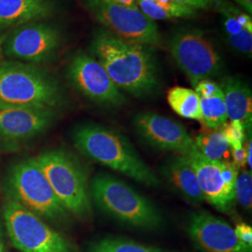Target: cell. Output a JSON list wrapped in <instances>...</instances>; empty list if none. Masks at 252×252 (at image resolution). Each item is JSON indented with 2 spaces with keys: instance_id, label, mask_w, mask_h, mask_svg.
Wrapping results in <instances>:
<instances>
[{
  "instance_id": "8",
  "label": "cell",
  "mask_w": 252,
  "mask_h": 252,
  "mask_svg": "<svg viewBox=\"0 0 252 252\" xmlns=\"http://www.w3.org/2000/svg\"><path fill=\"white\" fill-rule=\"evenodd\" d=\"M91 14L108 31L140 45H157L160 35L156 23L138 8L126 7L111 0H85Z\"/></svg>"
},
{
  "instance_id": "13",
  "label": "cell",
  "mask_w": 252,
  "mask_h": 252,
  "mask_svg": "<svg viewBox=\"0 0 252 252\" xmlns=\"http://www.w3.org/2000/svg\"><path fill=\"white\" fill-rule=\"evenodd\" d=\"M137 135L155 149L189 156L196 147L193 138L180 123L152 111L140 112L134 118Z\"/></svg>"
},
{
  "instance_id": "6",
  "label": "cell",
  "mask_w": 252,
  "mask_h": 252,
  "mask_svg": "<svg viewBox=\"0 0 252 252\" xmlns=\"http://www.w3.org/2000/svg\"><path fill=\"white\" fill-rule=\"evenodd\" d=\"M8 188L13 201L38 217L63 220L67 211L55 195L35 158L18 162L9 173Z\"/></svg>"
},
{
  "instance_id": "5",
  "label": "cell",
  "mask_w": 252,
  "mask_h": 252,
  "mask_svg": "<svg viewBox=\"0 0 252 252\" xmlns=\"http://www.w3.org/2000/svg\"><path fill=\"white\" fill-rule=\"evenodd\" d=\"M35 159L65 210L81 219L90 216L88 179L78 161L63 150H50Z\"/></svg>"
},
{
  "instance_id": "26",
  "label": "cell",
  "mask_w": 252,
  "mask_h": 252,
  "mask_svg": "<svg viewBox=\"0 0 252 252\" xmlns=\"http://www.w3.org/2000/svg\"><path fill=\"white\" fill-rule=\"evenodd\" d=\"M227 41L235 51L241 54L251 55L252 51V32L243 29L237 35H227Z\"/></svg>"
},
{
  "instance_id": "20",
  "label": "cell",
  "mask_w": 252,
  "mask_h": 252,
  "mask_svg": "<svg viewBox=\"0 0 252 252\" xmlns=\"http://www.w3.org/2000/svg\"><path fill=\"white\" fill-rule=\"evenodd\" d=\"M193 141L198 153L213 161H223L229 149L221 129L202 132Z\"/></svg>"
},
{
  "instance_id": "32",
  "label": "cell",
  "mask_w": 252,
  "mask_h": 252,
  "mask_svg": "<svg viewBox=\"0 0 252 252\" xmlns=\"http://www.w3.org/2000/svg\"><path fill=\"white\" fill-rule=\"evenodd\" d=\"M233 151V158H234V164L239 169L243 168L247 164V153L246 149L242 147L241 149L232 150Z\"/></svg>"
},
{
  "instance_id": "27",
  "label": "cell",
  "mask_w": 252,
  "mask_h": 252,
  "mask_svg": "<svg viewBox=\"0 0 252 252\" xmlns=\"http://www.w3.org/2000/svg\"><path fill=\"white\" fill-rule=\"evenodd\" d=\"M220 11L223 17V27L227 35H237L242 32L243 27L237 22L234 15L226 9L225 5H220Z\"/></svg>"
},
{
  "instance_id": "7",
  "label": "cell",
  "mask_w": 252,
  "mask_h": 252,
  "mask_svg": "<svg viewBox=\"0 0 252 252\" xmlns=\"http://www.w3.org/2000/svg\"><path fill=\"white\" fill-rule=\"evenodd\" d=\"M7 232L13 246L22 252H72L63 236L13 200L3 208Z\"/></svg>"
},
{
  "instance_id": "12",
  "label": "cell",
  "mask_w": 252,
  "mask_h": 252,
  "mask_svg": "<svg viewBox=\"0 0 252 252\" xmlns=\"http://www.w3.org/2000/svg\"><path fill=\"white\" fill-rule=\"evenodd\" d=\"M67 78L76 90L97 104L120 107L126 103V96L103 65L87 54L81 53L73 57L68 64Z\"/></svg>"
},
{
  "instance_id": "10",
  "label": "cell",
  "mask_w": 252,
  "mask_h": 252,
  "mask_svg": "<svg viewBox=\"0 0 252 252\" xmlns=\"http://www.w3.org/2000/svg\"><path fill=\"white\" fill-rule=\"evenodd\" d=\"M204 200L223 213H230L235 202L234 186L238 168L229 161H213L195 151L189 156Z\"/></svg>"
},
{
  "instance_id": "2",
  "label": "cell",
  "mask_w": 252,
  "mask_h": 252,
  "mask_svg": "<svg viewBox=\"0 0 252 252\" xmlns=\"http://www.w3.org/2000/svg\"><path fill=\"white\" fill-rule=\"evenodd\" d=\"M76 148L95 162L147 186L160 180L124 135L99 125H84L73 133Z\"/></svg>"
},
{
  "instance_id": "9",
  "label": "cell",
  "mask_w": 252,
  "mask_h": 252,
  "mask_svg": "<svg viewBox=\"0 0 252 252\" xmlns=\"http://www.w3.org/2000/svg\"><path fill=\"white\" fill-rule=\"evenodd\" d=\"M176 63L195 87L199 81L210 80L221 69V61L214 47L197 30L178 33L170 44Z\"/></svg>"
},
{
  "instance_id": "36",
  "label": "cell",
  "mask_w": 252,
  "mask_h": 252,
  "mask_svg": "<svg viewBox=\"0 0 252 252\" xmlns=\"http://www.w3.org/2000/svg\"><path fill=\"white\" fill-rule=\"evenodd\" d=\"M0 252H3V246H2V242L0 239Z\"/></svg>"
},
{
  "instance_id": "29",
  "label": "cell",
  "mask_w": 252,
  "mask_h": 252,
  "mask_svg": "<svg viewBox=\"0 0 252 252\" xmlns=\"http://www.w3.org/2000/svg\"><path fill=\"white\" fill-rule=\"evenodd\" d=\"M224 5H225L226 9L234 15L235 19L237 20V22L240 24V26L243 27V29H247V30L252 32V16L250 14L244 13L239 9L234 8L229 4H224Z\"/></svg>"
},
{
  "instance_id": "28",
  "label": "cell",
  "mask_w": 252,
  "mask_h": 252,
  "mask_svg": "<svg viewBox=\"0 0 252 252\" xmlns=\"http://www.w3.org/2000/svg\"><path fill=\"white\" fill-rule=\"evenodd\" d=\"M195 92L200 98H207L217 94L221 91V88L216 82L211 80H203L196 84Z\"/></svg>"
},
{
  "instance_id": "33",
  "label": "cell",
  "mask_w": 252,
  "mask_h": 252,
  "mask_svg": "<svg viewBox=\"0 0 252 252\" xmlns=\"http://www.w3.org/2000/svg\"><path fill=\"white\" fill-rule=\"evenodd\" d=\"M239 6L245 9L248 14L252 13V0H234Z\"/></svg>"
},
{
  "instance_id": "19",
  "label": "cell",
  "mask_w": 252,
  "mask_h": 252,
  "mask_svg": "<svg viewBox=\"0 0 252 252\" xmlns=\"http://www.w3.org/2000/svg\"><path fill=\"white\" fill-rule=\"evenodd\" d=\"M167 102L179 116L203 124L200 97L192 89L175 86L167 92Z\"/></svg>"
},
{
  "instance_id": "23",
  "label": "cell",
  "mask_w": 252,
  "mask_h": 252,
  "mask_svg": "<svg viewBox=\"0 0 252 252\" xmlns=\"http://www.w3.org/2000/svg\"><path fill=\"white\" fill-rule=\"evenodd\" d=\"M235 201H237L245 210L251 211L252 207V171L238 172L234 186Z\"/></svg>"
},
{
  "instance_id": "15",
  "label": "cell",
  "mask_w": 252,
  "mask_h": 252,
  "mask_svg": "<svg viewBox=\"0 0 252 252\" xmlns=\"http://www.w3.org/2000/svg\"><path fill=\"white\" fill-rule=\"evenodd\" d=\"M54 120L52 108L0 103V137L24 141L47 130Z\"/></svg>"
},
{
  "instance_id": "30",
  "label": "cell",
  "mask_w": 252,
  "mask_h": 252,
  "mask_svg": "<svg viewBox=\"0 0 252 252\" xmlns=\"http://www.w3.org/2000/svg\"><path fill=\"white\" fill-rule=\"evenodd\" d=\"M234 233L238 237L239 240H241L243 243L252 247V226L247 223H238L234 229Z\"/></svg>"
},
{
  "instance_id": "25",
  "label": "cell",
  "mask_w": 252,
  "mask_h": 252,
  "mask_svg": "<svg viewBox=\"0 0 252 252\" xmlns=\"http://www.w3.org/2000/svg\"><path fill=\"white\" fill-rule=\"evenodd\" d=\"M162 9L168 11L173 18H190L197 14L196 9L173 2L172 0H153Z\"/></svg>"
},
{
  "instance_id": "18",
  "label": "cell",
  "mask_w": 252,
  "mask_h": 252,
  "mask_svg": "<svg viewBox=\"0 0 252 252\" xmlns=\"http://www.w3.org/2000/svg\"><path fill=\"white\" fill-rule=\"evenodd\" d=\"M223 93L228 120L238 121L252 128V94L247 83L236 77H227L220 85Z\"/></svg>"
},
{
  "instance_id": "34",
  "label": "cell",
  "mask_w": 252,
  "mask_h": 252,
  "mask_svg": "<svg viewBox=\"0 0 252 252\" xmlns=\"http://www.w3.org/2000/svg\"><path fill=\"white\" fill-rule=\"evenodd\" d=\"M115 3L124 5L126 7H131V8H138L137 7V2L136 0H111Z\"/></svg>"
},
{
  "instance_id": "21",
  "label": "cell",
  "mask_w": 252,
  "mask_h": 252,
  "mask_svg": "<svg viewBox=\"0 0 252 252\" xmlns=\"http://www.w3.org/2000/svg\"><path fill=\"white\" fill-rule=\"evenodd\" d=\"M89 252H178L135 242L125 237L106 236L91 244Z\"/></svg>"
},
{
  "instance_id": "31",
  "label": "cell",
  "mask_w": 252,
  "mask_h": 252,
  "mask_svg": "<svg viewBox=\"0 0 252 252\" xmlns=\"http://www.w3.org/2000/svg\"><path fill=\"white\" fill-rule=\"evenodd\" d=\"M175 3L190 7L194 9H207L210 7L214 0H172Z\"/></svg>"
},
{
  "instance_id": "22",
  "label": "cell",
  "mask_w": 252,
  "mask_h": 252,
  "mask_svg": "<svg viewBox=\"0 0 252 252\" xmlns=\"http://www.w3.org/2000/svg\"><path fill=\"white\" fill-rule=\"evenodd\" d=\"M203 125L210 129H220L228 121L223 93L220 91L215 95L200 98Z\"/></svg>"
},
{
  "instance_id": "3",
  "label": "cell",
  "mask_w": 252,
  "mask_h": 252,
  "mask_svg": "<svg viewBox=\"0 0 252 252\" xmlns=\"http://www.w3.org/2000/svg\"><path fill=\"white\" fill-rule=\"evenodd\" d=\"M95 205L119 222L144 230L159 229L163 217L159 208L127 183L108 174H99L92 182Z\"/></svg>"
},
{
  "instance_id": "4",
  "label": "cell",
  "mask_w": 252,
  "mask_h": 252,
  "mask_svg": "<svg viewBox=\"0 0 252 252\" xmlns=\"http://www.w3.org/2000/svg\"><path fill=\"white\" fill-rule=\"evenodd\" d=\"M63 101L58 82L44 70L16 61L0 62V103L54 109Z\"/></svg>"
},
{
  "instance_id": "24",
  "label": "cell",
  "mask_w": 252,
  "mask_h": 252,
  "mask_svg": "<svg viewBox=\"0 0 252 252\" xmlns=\"http://www.w3.org/2000/svg\"><path fill=\"white\" fill-rule=\"evenodd\" d=\"M220 129L227 143L232 150L241 149L243 147L246 128L242 123L238 121H230L229 123L227 122Z\"/></svg>"
},
{
  "instance_id": "35",
  "label": "cell",
  "mask_w": 252,
  "mask_h": 252,
  "mask_svg": "<svg viewBox=\"0 0 252 252\" xmlns=\"http://www.w3.org/2000/svg\"><path fill=\"white\" fill-rule=\"evenodd\" d=\"M252 139L246 144V153H247V164H249L250 168H252Z\"/></svg>"
},
{
  "instance_id": "14",
  "label": "cell",
  "mask_w": 252,
  "mask_h": 252,
  "mask_svg": "<svg viewBox=\"0 0 252 252\" xmlns=\"http://www.w3.org/2000/svg\"><path fill=\"white\" fill-rule=\"evenodd\" d=\"M187 232L202 252H252V247L238 239L232 226L207 211L189 216Z\"/></svg>"
},
{
  "instance_id": "1",
  "label": "cell",
  "mask_w": 252,
  "mask_h": 252,
  "mask_svg": "<svg viewBox=\"0 0 252 252\" xmlns=\"http://www.w3.org/2000/svg\"><path fill=\"white\" fill-rule=\"evenodd\" d=\"M91 51L120 90L143 97L158 87L155 60L144 45L102 30L94 36Z\"/></svg>"
},
{
  "instance_id": "17",
  "label": "cell",
  "mask_w": 252,
  "mask_h": 252,
  "mask_svg": "<svg viewBox=\"0 0 252 252\" xmlns=\"http://www.w3.org/2000/svg\"><path fill=\"white\" fill-rule=\"evenodd\" d=\"M163 175L172 187L189 204L198 206L204 201L203 193L189 158L184 155H176L163 168Z\"/></svg>"
},
{
  "instance_id": "11",
  "label": "cell",
  "mask_w": 252,
  "mask_h": 252,
  "mask_svg": "<svg viewBox=\"0 0 252 252\" xmlns=\"http://www.w3.org/2000/svg\"><path fill=\"white\" fill-rule=\"evenodd\" d=\"M62 44V36L55 27L30 23L16 27L4 43L8 57L27 63H39L52 59Z\"/></svg>"
},
{
  "instance_id": "16",
  "label": "cell",
  "mask_w": 252,
  "mask_h": 252,
  "mask_svg": "<svg viewBox=\"0 0 252 252\" xmlns=\"http://www.w3.org/2000/svg\"><path fill=\"white\" fill-rule=\"evenodd\" d=\"M53 11L51 0H0V29L35 23Z\"/></svg>"
}]
</instances>
